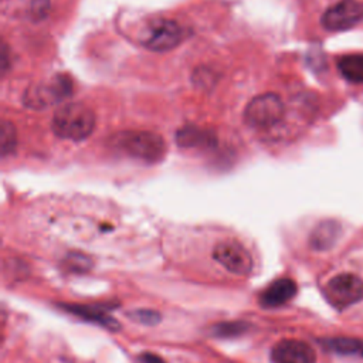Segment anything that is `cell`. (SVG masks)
<instances>
[{
    "mask_svg": "<svg viewBox=\"0 0 363 363\" xmlns=\"http://www.w3.org/2000/svg\"><path fill=\"white\" fill-rule=\"evenodd\" d=\"M325 294L336 308L352 306L363 299V281L356 274L342 272L328 281Z\"/></svg>",
    "mask_w": 363,
    "mask_h": 363,
    "instance_id": "obj_5",
    "label": "cell"
},
{
    "mask_svg": "<svg viewBox=\"0 0 363 363\" xmlns=\"http://www.w3.org/2000/svg\"><path fill=\"white\" fill-rule=\"evenodd\" d=\"M112 142L128 156L147 163L159 162L166 152L163 138L147 130H125L113 136Z\"/></svg>",
    "mask_w": 363,
    "mask_h": 363,
    "instance_id": "obj_2",
    "label": "cell"
},
{
    "mask_svg": "<svg viewBox=\"0 0 363 363\" xmlns=\"http://www.w3.org/2000/svg\"><path fill=\"white\" fill-rule=\"evenodd\" d=\"M68 265H69V267L77 265V267H79V269H85V268L89 267V259H88V258H84L81 254L69 255V257H68Z\"/></svg>",
    "mask_w": 363,
    "mask_h": 363,
    "instance_id": "obj_19",
    "label": "cell"
},
{
    "mask_svg": "<svg viewBox=\"0 0 363 363\" xmlns=\"http://www.w3.org/2000/svg\"><path fill=\"white\" fill-rule=\"evenodd\" d=\"M210 140H213V138L197 128H184L177 133V143L182 146H203Z\"/></svg>",
    "mask_w": 363,
    "mask_h": 363,
    "instance_id": "obj_14",
    "label": "cell"
},
{
    "mask_svg": "<svg viewBox=\"0 0 363 363\" xmlns=\"http://www.w3.org/2000/svg\"><path fill=\"white\" fill-rule=\"evenodd\" d=\"M272 363H316L311 345L298 339H282L271 350Z\"/></svg>",
    "mask_w": 363,
    "mask_h": 363,
    "instance_id": "obj_8",
    "label": "cell"
},
{
    "mask_svg": "<svg viewBox=\"0 0 363 363\" xmlns=\"http://www.w3.org/2000/svg\"><path fill=\"white\" fill-rule=\"evenodd\" d=\"M71 81L67 77H57L51 84L45 86H35L33 88V95L27 96L30 99V105L34 106H44V105H51L55 104L65 96L69 95L71 92Z\"/></svg>",
    "mask_w": 363,
    "mask_h": 363,
    "instance_id": "obj_9",
    "label": "cell"
},
{
    "mask_svg": "<svg viewBox=\"0 0 363 363\" xmlns=\"http://www.w3.org/2000/svg\"><path fill=\"white\" fill-rule=\"evenodd\" d=\"M248 329V325L244 322H224L218 323L213 328L214 335L221 336V337H230V336H237L244 333Z\"/></svg>",
    "mask_w": 363,
    "mask_h": 363,
    "instance_id": "obj_17",
    "label": "cell"
},
{
    "mask_svg": "<svg viewBox=\"0 0 363 363\" xmlns=\"http://www.w3.org/2000/svg\"><path fill=\"white\" fill-rule=\"evenodd\" d=\"M0 142H1V153L6 156L9 155L16 143H17V135H16V129L13 126V123H10L9 121H3L1 122V132H0Z\"/></svg>",
    "mask_w": 363,
    "mask_h": 363,
    "instance_id": "obj_16",
    "label": "cell"
},
{
    "mask_svg": "<svg viewBox=\"0 0 363 363\" xmlns=\"http://www.w3.org/2000/svg\"><path fill=\"white\" fill-rule=\"evenodd\" d=\"M132 319L145 323V325H153L156 322L160 320V315L155 311H149V309H139V311H133L129 313Z\"/></svg>",
    "mask_w": 363,
    "mask_h": 363,
    "instance_id": "obj_18",
    "label": "cell"
},
{
    "mask_svg": "<svg viewBox=\"0 0 363 363\" xmlns=\"http://www.w3.org/2000/svg\"><path fill=\"white\" fill-rule=\"evenodd\" d=\"M67 311L84 318V319H88L91 322H95V323H99L102 325L104 328L109 329V330H116L119 328V323L116 319H113L112 316H109L108 313H105L104 311L101 309H96L94 306H84V305H67Z\"/></svg>",
    "mask_w": 363,
    "mask_h": 363,
    "instance_id": "obj_13",
    "label": "cell"
},
{
    "mask_svg": "<svg viewBox=\"0 0 363 363\" xmlns=\"http://www.w3.org/2000/svg\"><path fill=\"white\" fill-rule=\"evenodd\" d=\"M140 360H142V363H164V360L160 356L150 353V352H145L140 356Z\"/></svg>",
    "mask_w": 363,
    "mask_h": 363,
    "instance_id": "obj_20",
    "label": "cell"
},
{
    "mask_svg": "<svg viewBox=\"0 0 363 363\" xmlns=\"http://www.w3.org/2000/svg\"><path fill=\"white\" fill-rule=\"evenodd\" d=\"M95 128L94 111L81 102H69L60 106L52 118V130L61 139L82 140Z\"/></svg>",
    "mask_w": 363,
    "mask_h": 363,
    "instance_id": "obj_1",
    "label": "cell"
},
{
    "mask_svg": "<svg viewBox=\"0 0 363 363\" xmlns=\"http://www.w3.org/2000/svg\"><path fill=\"white\" fill-rule=\"evenodd\" d=\"M363 21V3L360 0H340L322 16V26L329 31H343Z\"/></svg>",
    "mask_w": 363,
    "mask_h": 363,
    "instance_id": "obj_7",
    "label": "cell"
},
{
    "mask_svg": "<svg viewBox=\"0 0 363 363\" xmlns=\"http://www.w3.org/2000/svg\"><path fill=\"white\" fill-rule=\"evenodd\" d=\"M213 258L235 275H248L252 271V257L244 245L234 240L220 241L213 250Z\"/></svg>",
    "mask_w": 363,
    "mask_h": 363,
    "instance_id": "obj_6",
    "label": "cell"
},
{
    "mask_svg": "<svg viewBox=\"0 0 363 363\" xmlns=\"http://www.w3.org/2000/svg\"><path fill=\"white\" fill-rule=\"evenodd\" d=\"M326 343L332 350H335L337 353H343V354L356 353L363 347V345L359 340L347 339V337H335V339L328 340Z\"/></svg>",
    "mask_w": 363,
    "mask_h": 363,
    "instance_id": "obj_15",
    "label": "cell"
},
{
    "mask_svg": "<svg viewBox=\"0 0 363 363\" xmlns=\"http://www.w3.org/2000/svg\"><path fill=\"white\" fill-rule=\"evenodd\" d=\"M296 294V284L291 278H279L271 282L259 294V305L264 308H277L291 301Z\"/></svg>",
    "mask_w": 363,
    "mask_h": 363,
    "instance_id": "obj_10",
    "label": "cell"
},
{
    "mask_svg": "<svg viewBox=\"0 0 363 363\" xmlns=\"http://www.w3.org/2000/svg\"><path fill=\"white\" fill-rule=\"evenodd\" d=\"M339 75L350 85H363V52L342 54L336 61Z\"/></svg>",
    "mask_w": 363,
    "mask_h": 363,
    "instance_id": "obj_11",
    "label": "cell"
},
{
    "mask_svg": "<svg viewBox=\"0 0 363 363\" xmlns=\"http://www.w3.org/2000/svg\"><path fill=\"white\" fill-rule=\"evenodd\" d=\"M183 40V28L174 20L155 17L139 30L138 41L150 51H170Z\"/></svg>",
    "mask_w": 363,
    "mask_h": 363,
    "instance_id": "obj_3",
    "label": "cell"
},
{
    "mask_svg": "<svg viewBox=\"0 0 363 363\" xmlns=\"http://www.w3.org/2000/svg\"><path fill=\"white\" fill-rule=\"evenodd\" d=\"M340 228L335 221H323L313 230L311 235V247L316 251L329 250L337 240Z\"/></svg>",
    "mask_w": 363,
    "mask_h": 363,
    "instance_id": "obj_12",
    "label": "cell"
},
{
    "mask_svg": "<svg viewBox=\"0 0 363 363\" xmlns=\"http://www.w3.org/2000/svg\"><path fill=\"white\" fill-rule=\"evenodd\" d=\"M284 116V102L277 94H262L252 98L244 109L247 125L267 129L277 125Z\"/></svg>",
    "mask_w": 363,
    "mask_h": 363,
    "instance_id": "obj_4",
    "label": "cell"
}]
</instances>
